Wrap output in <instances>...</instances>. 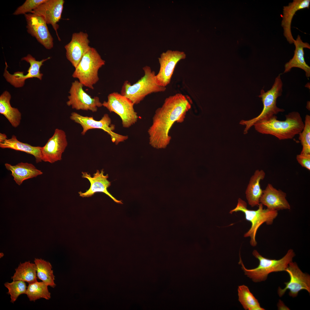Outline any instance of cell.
Segmentation results:
<instances>
[{"label": "cell", "instance_id": "obj_16", "mask_svg": "<svg viewBox=\"0 0 310 310\" xmlns=\"http://www.w3.org/2000/svg\"><path fill=\"white\" fill-rule=\"evenodd\" d=\"M64 2L63 0H46L30 12L41 17L47 24H51L59 41L61 39L57 32L59 28L57 23L61 18Z\"/></svg>", "mask_w": 310, "mask_h": 310}, {"label": "cell", "instance_id": "obj_15", "mask_svg": "<svg viewBox=\"0 0 310 310\" xmlns=\"http://www.w3.org/2000/svg\"><path fill=\"white\" fill-rule=\"evenodd\" d=\"M28 33L47 49L53 46V38L49 30L47 24L40 16L29 13L24 14Z\"/></svg>", "mask_w": 310, "mask_h": 310}, {"label": "cell", "instance_id": "obj_35", "mask_svg": "<svg viewBox=\"0 0 310 310\" xmlns=\"http://www.w3.org/2000/svg\"><path fill=\"white\" fill-rule=\"evenodd\" d=\"M7 139V135L5 134L0 133V143L3 142Z\"/></svg>", "mask_w": 310, "mask_h": 310}, {"label": "cell", "instance_id": "obj_19", "mask_svg": "<svg viewBox=\"0 0 310 310\" xmlns=\"http://www.w3.org/2000/svg\"><path fill=\"white\" fill-rule=\"evenodd\" d=\"M286 197L285 192L276 189L271 184L268 183L263 190L260 203L271 210H290L291 206Z\"/></svg>", "mask_w": 310, "mask_h": 310}, {"label": "cell", "instance_id": "obj_34", "mask_svg": "<svg viewBox=\"0 0 310 310\" xmlns=\"http://www.w3.org/2000/svg\"><path fill=\"white\" fill-rule=\"evenodd\" d=\"M277 306L278 310H289V308L280 299L279 300Z\"/></svg>", "mask_w": 310, "mask_h": 310}, {"label": "cell", "instance_id": "obj_27", "mask_svg": "<svg viewBox=\"0 0 310 310\" xmlns=\"http://www.w3.org/2000/svg\"><path fill=\"white\" fill-rule=\"evenodd\" d=\"M34 261L36 266L37 278L48 286L55 287L56 286L54 282L55 276L51 264L41 259L35 258Z\"/></svg>", "mask_w": 310, "mask_h": 310}, {"label": "cell", "instance_id": "obj_6", "mask_svg": "<svg viewBox=\"0 0 310 310\" xmlns=\"http://www.w3.org/2000/svg\"><path fill=\"white\" fill-rule=\"evenodd\" d=\"M105 63L96 49L91 47L75 68L72 76L84 86L93 90L99 80L98 70Z\"/></svg>", "mask_w": 310, "mask_h": 310}, {"label": "cell", "instance_id": "obj_21", "mask_svg": "<svg viewBox=\"0 0 310 310\" xmlns=\"http://www.w3.org/2000/svg\"><path fill=\"white\" fill-rule=\"evenodd\" d=\"M295 46L294 55L292 59L284 65V73L290 71L292 68L297 67L305 71L307 78L310 77V67L306 63L304 58V49H310V44L306 42H304L298 35L293 43Z\"/></svg>", "mask_w": 310, "mask_h": 310}, {"label": "cell", "instance_id": "obj_30", "mask_svg": "<svg viewBox=\"0 0 310 310\" xmlns=\"http://www.w3.org/2000/svg\"><path fill=\"white\" fill-rule=\"evenodd\" d=\"M4 285L8 289L7 293L10 295V302L13 303L20 295L26 293L27 287L26 283L23 281H13L11 283L6 282Z\"/></svg>", "mask_w": 310, "mask_h": 310}, {"label": "cell", "instance_id": "obj_8", "mask_svg": "<svg viewBox=\"0 0 310 310\" xmlns=\"http://www.w3.org/2000/svg\"><path fill=\"white\" fill-rule=\"evenodd\" d=\"M102 106L110 112H114L121 118L123 127L128 128L137 121L138 116L134 108V104L129 99L118 92H113L108 96L107 100Z\"/></svg>", "mask_w": 310, "mask_h": 310}, {"label": "cell", "instance_id": "obj_13", "mask_svg": "<svg viewBox=\"0 0 310 310\" xmlns=\"http://www.w3.org/2000/svg\"><path fill=\"white\" fill-rule=\"evenodd\" d=\"M50 59L49 57L43 59L40 61H36V59L31 55L28 54L26 57L22 58V60H24L29 63L30 66L27 70L28 73L24 74L23 72L17 71L11 74L7 70L8 65L5 62L6 66L3 74V76L6 81L16 88L23 87L26 79L33 78H37L41 80L43 74L40 73V69L43 63Z\"/></svg>", "mask_w": 310, "mask_h": 310}, {"label": "cell", "instance_id": "obj_1", "mask_svg": "<svg viewBox=\"0 0 310 310\" xmlns=\"http://www.w3.org/2000/svg\"><path fill=\"white\" fill-rule=\"evenodd\" d=\"M191 108L189 98L181 94L166 98L162 106L156 110L148 129L150 145L158 149L165 148L171 140L169 133L172 127L175 122H183Z\"/></svg>", "mask_w": 310, "mask_h": 310}, {"label": "cell", "instance_id": "obj_9", "mask_svg": "<svg viewBox=\"0 0 310 310\" xmlns=\"http://www.w3.org/2000/svg\"><path fill=\"white\" fill-rule=\"evenodd\" d=\"M70 118L71 120L82 126L83 131L81 134L82 135H84L90 129H102L110 135L112 142L116 145L125 141L128 138L127 135H121L114 132L115 126L111 123V119L107 114H104L99 121L95 120L92 117L83 116L75 112L71 113Z\"/></svg>", "mask_w": 310, "mask_h": 310}, {"label": "cell", "instance_id": "obj_7", "mask_svg": "<svg viewBox=\"0 0 310 310\" xmlns=\"http://www.w3.org/2000/svg\"><path fill=\"white\" fill-rule=\"evenodd\" d=\"M282 86L280 74H279L276 78L274 83L270 90L266 92L263 89L261 90L259 97L261 98L263 105V110L257 117L241 122L242 124L245 126L244 130L245 133H247L249 129L257 122L269 118L276 115L279 113L284 111V109L278 107L276 105L277 98L282 95Z\"/></svg>", "mask_w": 310, "mask_h": 310}, {"label": "cell", "instance_id": "obj_18", "mask_svg": "<svg viewBox=\"0 0 310 310\" xmlns=\"http://www.w3.org/2000/svg\"><path fill=\"white\" fill-rule=\"evenodd\" d=\"M82 177L87 179L90 181V185L89 189L84 193L78 192L80 196L82 197H89L98 192L103 193L111 197L116 203L122 204V202L118 200L114 197L108 191L107 188L111 185V182L108 180V175L104 174L103 169L100 171L97 170L95 173L92 177L90 174L86 172H82Z\"/></svg>", "mask_w": 310, "mask_h": 310}, {"label": "cell", "instance_id": "obj_28", "mask_svg": "<svg viewBox=\"0 0 310 310\" xmlns=\"http://www.w3.org/2000/svg\"><path fill=\"white\" fill-rule=\"evenodd\" d=\"M239 300L246 310H264L257 300L250 292L249 288L243 285L238 288Z\"/></svg>", "mask_w": 310, "mask_h": 310}, {"label": "cell", "instance_id": "obj_2", "mask_svg": "<svg viewBox=\"0 0 310 310\" xmlns=\"http://www.w3.org/2000/svg\"><path fill=\"white\" fill-rule=\"evenodd\" d=\"M284 121L277 119L276 115L260 120L254 125L256 130L262 134L273 135L279 140L292 139L303 130L304 123L298 112H290L285 115Z\"/></svg>", "mask_w": 310, "mask_h": 310}, {"label": "cell", "instance_id": "obj_31", "mask_svg": "<svg viewBox=\"0 0 310 310\" xmlns=\"http://www.w3.org/2000/svg\"><path fill=\"white\" fill-rule=\"evenodd\" d=\"M304 126L303 130L299 134V139L302 146L301 153L310 154V116L306 115Z\"/></svg>", "mask_w": 310, "mask_h": 310}, {"label": "cell", "instance_id": "obj_23", "mask_svg": "<svg viewBox=\"0 0 310 310\" xmlns=\"http://www.w3.org/2000/svg\"><path fill=\"white\" fill-rule=\"evenodd\" d=\"M265 172L262 170H256L251 177L245 191L246 198L249 204L251 207L258 206L263 190L260 182L264 179Z\"/></svg>", "mask_w": 310, "mask_h": 310}, {"label": "cell", "instance_id": "obj_22", "mask_svg": "<svg viewBox=\"0 0 310 310\" xmlns=\"http://www.w3.org/2000/svg\"><path fill=\"white\" fill-rule=\"evenodd\" d=\"M6 168L11 172V175L16 184L20 185L26 180L36 177L43 173L31 163L21 162L15 165L6 163Z\"/></svg>", "mask_w": 310, "mask_h": 310}, {"label": "cell", "instance_id": "obj_10", "mask_svg": "<svg viewBox=\"0 0 310 310\" xmlns=\"http://www.w3.org/2000/svg\"><path fill=\"white\" fill-rule=\"evenodd\" d=\"M285 271L289 274L290 280L284 283L285 287L283 289L279 287L278 293L279 297H282L287 290H289V295L293 298L296 297L302 290L310 293V276L303 272L296 262H290Z\"/></svg>", "mask_w": 310, "mask_h": 310}, {"label": "cell", "instance_id": "obj_12", "mask_svg": "<svg viewBox=\"0 0 310 310\" xmlns=\"http://www.w3.org/2000/svg\"><path fill=\"white\" fill-rule=\"evenodd\" d=\"M186 57L185 54L183 51L168 50L163 53L158 58L160 68L155 76L158 84L164 87L168 85L177 63Z\"/></svg>", "mask_w": 310, "mask_h": 310}, {"label": "cell", "instance_id": "obj_33", "mask_svg": "<svg viewBox=\"0 0 310 310\" xmlns=\"http://www.w3.org/2000/svg\"><path fill=\"white\" fill-rule=\"evenodd\" d=\"M296 159L302 166L310 170V154L300 153L297 155Z\"/></svg>", "mask_w": 310, "mask_h": 310}, {"label": "cell", "instance_id": "obj_32", "mask_svg": "<svg viewBox=\"0 0 310 310\" xmlns=\"http://www.w3.org/2000/svg\"><path fill=\"white\" fill-rule=\"evenodd\" d=\"M46 0H26L21 6L18 7L13 14L17 15H24L31 11Z\"/></svg>", "mask_w": 310, "mask_h": 310}, {"label": "cell", "instance_id": "obj_17", "mask_svg": "<svg viewBox=\"0 0 310 310\" xmlns=\"http://www.w3.org/2000/svg\"><path fill=\"white\" fill-rule=\"evenodd\" d=\"M88 34L80 31L72 34L70 41L65 46L67 59L75 68L91 47Z\"/></svg>", "mask_w": 310, "mask_h": 310}, {"label": "cell", "instance_id": "obj_26", "mask_svg": "<svg viewBox=\"0 0 310 310\" xmlns=\"http://www.w3.org/2000/svg\"><path fill=\"white\" fill-rule=\"evenodd\" d=\"M15 270L16 272L11 277L13 281H22L27 282L29 284L37 281L35 264L31 263L29 261L20 263Z\"/></svg>", "mask_w": 310, "mask_h": 310}, {"label": "cell", "instance_id": "obj_3", "mask_svg": "<svg viewBox=\"0 0 310 310\" xmlns=\"http://www.w3.org/2000/svg\"><path fill=\"white\" fill-rule=\"evenodd\" d=\"M252 254L259 261V264L257 267L251 269H247L243 263L240 255L239 264L241 265L245 274L255 282L266 280L271 273L285 271L295 255L292 249H289L284 257L278 260L265 257L255 250L253 251Z\"/></svg>", "mask_w": 310, "mask_h": 310}, {"label": "cell", "instance_id": "obj_5", "mask_svg": "<svg viewBox=\"0 0 310 310\" xmlns=\"http://www.w3.org/2000/svg\"><path fill=\"white\" fill-rule=\"evenodd\" d=\"M256 210H251L247 208V204L244 200L239 198L236 207L230 210V213L241 211L245 214L246 219L251 223V227L244 235V237L250 238V244L253 247L257 245L256 236L257 230L263 224L266 223L270 225L272 224L274 220L278 215L277 211L272 210L263 208L260 203Z\"/></svg>", "mask_w": 310, "mask_h": 310}, {"label": "cell", "instance_id": "obj_24", "mask_svg": "<svg viewBox=\"0 0 310 310\" xmlns=\"http://www.w3.org/2000/svg\"><path fill=\"white\" fill-rule=\"evenodd\" d=\"M11 96L7 91H4L0 96V113L8 120L12 126L16 128L20 124L22 115L17 108L12 107L10 101Z\"/></svg>", "mask_w": 310, "mask_h": 310}, {"label": "cell", "instance_id": "obj_4", "mask_svg": "<svg viewBox=\"0 0 310 310\" xmlns=\"http://www.w3.org/2000/svg\"><path fill=\"white\" fill-rule=\"evenodd\" d=\"M143 69V76L133 85L127 80L125 81L120 92L122 95L129 99L134 104L140 103L150 94L163 92L166 89V87L158 84L155 72L152 71L150 67L146 66Z\"/></svg>", "mask_w": 310, "mask_h": 310}, {"label": "cell", "instance_id": "obj_11", "mask_svg": "<svg viewBox=\"0 0 310 310\" xmlns=\"http://www.w3.org/2000/svg\"><path fill=\"white\" fill-rule=\"evenodd\" d=\"M83 85L78 80L72 82L68 98L67 104L76 110H90L93 112L97 111L98 107L102 106V103L97 96L92 98L83 89Z\"/></svg>", "mask_w": 310, "mask_h": 310}, {"label": "cell", "instance_id": "obj_25", "mask_svg": "<svg viewBox=\"0 0 310 310\" xmlns=\"http://www.w3.org/2000/svg\"><path fill=\"white\" fill-rule=\"evenodd\" d=\"M0 147L2 148H8L25 152L34 156L36 163L41 162V149L42 147L34 146L27 143L19 141L14 135L10 139H7L0 143Z\"/></svg>", "mask_w": 310, "mask_h": 310}, {"label": "cell", "instance_id": "obj_29", "mask_svg": "<svg viewBox=\"0 0 310 310\" xmlns=\"http://www.w3.org/2000/svg\"><path fill=\"white\" fill-rule=\"evenodd\" d=\"M48 285L44 282H38L29 284L26 294L30 301H35L43 298L49 300L51 297L49 291Z\"/></svg>", "mask_w": 310, "mask_h": 310}, {"label": "cell", "instance_id": "obj_14", "mask_svg": "<svg viewBox=\"0 0 310 310\" xmlns=\"http://www.w3.org/2000/svg\"><path fill=\"white\" fill-rule=\"evenodd\" d=\"M67 145L65 132L62 129H56L53 135L41 148L42 160L51 163L61 160Z\"/></svg>", "mask_w": 310, "mask_h": 310}, {"label": "cell", "instance_id": "obj_20", "mask_svg": "<svg viewBox=\"0 0 310 310\" xmlns=\"http://www.w3.org/2000/svg\"><path fill=\"white\" fill-rule=\"evenodd\" d=\"M310 5V0H293L288 5L283 6L281 26L284 35L290 44L293 43L294 40L291 31V22L294 15L298 10L309 8Z\"/></svg>", "mask_w": 310, "mask_h": 310}]
</instances>
